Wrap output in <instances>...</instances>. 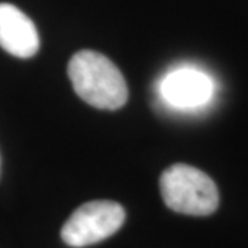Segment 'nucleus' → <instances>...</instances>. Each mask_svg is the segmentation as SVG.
Segmentation results:
<instances>
[{"label": "nucleus", "instance_id": "obj_1", "mask_svg": "<svg viewBox=\"0 0 248 248\" xmlns=\"http://www.w3.org/2000/svg\"><path fill=\"white\" fill-rule=\"evenodd\" d=\"M72 86L84 102L98 109L116 110L125 105L128 89L119 68L97 51L81 50L68 63Z\"/></svg>", "mask_w": 248, "mask_h": 248}, {"label": "nucleus", "instance_id": "obj_2", "mask_svg": "<svg viewBox=\"0 0 248 248\" xmlns=\"http://www.w3.org/2000/svg\"><path fill=\"white\" fill-rule=\"evenodd\" d=\"M160 192L166 205L172 211L193 217H207L219 204L218 187L202 170L174 164L160 177Z\"/></svg>", "mask_w": 248, "mask_h": 248}, {"label": "nucleus", "instance_id": "obj_3", "mask_svg": "<svg viewBox=\"0 0 248 248\" xmlns=\"http://www.w3.org/2000/svg\"><path fill=\"white\" fill-rule=\"evenodd\" d=\"M124 208L116 202L94 200L80 205L65 222L61 237L66 246L83 248L110 237L123 226Z\"/></svg>", "mask_w": 248, "mask_h": 248}, {"label": "nucleus", "instance_id": "obj_4", "mask_svg": "<svg viewBox=\"0 0 248 248\" xmlns=\"http://www.w3.org/2000/svg\"><path fill=\"white\" fill-rule=\"evenodd\" d=\"M160 94L167 105L178 109H192L204 105L213 95V81L193 68H179L167 73L159 84Z\"/></svg>", "mask_w": 248, "mask_h": 248}, {"label": "nucleus", "instance_id": "obj_5", "mask_svg": "<svg viewBox=\"0 0 248 248\" xmlns=\"http://www.w3.org/2000/svg\"><path fill=\"white\" fill-rule=\"evenodd\" d=\"M39 46L33 21L16 6L0 3V47L17 58H31L37 54Z\"/></svg>", "mask_w": 248, "mask_h": 248}, {"label": "nucleus", "instance_id": "obj_6", "mask_svg": "<svg viewBox=\"0 0 248 248\" xmlns=\"http://www.w3.org/2000/svg\"><path fill=\"white\" fill-rule=\"evenodd\" d=\"M0 167H1V160H0Z\"/></svg>", "mask_w": 248, "mask_h": 248}]
</instances>
